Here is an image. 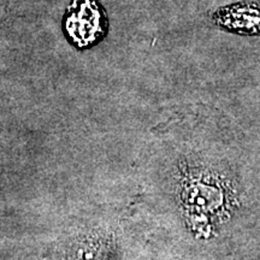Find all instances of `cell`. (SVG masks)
<instances>
[{
    "label": "cell",
    "instance_id": "3",
    "mask_svg": "<svg viewBox=\"0 0 260 260\" xmlns=\"http://www.w3.org/2000/svg\"><path fill=\"white\" fill-rule=\"evenodd\" d=\"M211 22L230 34L260 38V0H237L210 15Z\"/></svg>",
    "mask_w": 260,
    "mask_h": 260
},
{
    "label": "cell",
    "instance_id": "2",
    "mask_svg": "<svg viewBox=\"0 0 260 260\" xmlns=\"http://www.w3.org/2000/svg\"><path fill=\"white\" fill-rule=\"evenodd\" d=\"M63 28L71 44L88 48L105 38L109 19L98 0H73L65 12Z\"/></svg>",
    "mask_w": 260,
    "mask_h": 260
},
{
    "label": "cell",
    "instance_id": "1",
    "mask_svg": "<svg viewBox=\"0 0 260 260\" xmlns=\"http://www.w3.org/2000/svg\"><path fill=\"white\" fill-rule=\"evenodd\" d=\"M168 128L161 188L169 213L188 239L224 258L260 218V138L205 106Z\"/></svg>",
    "mask_w": 260,
    "mask_h": 260
}]
</instances>
